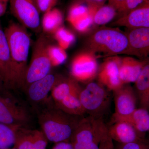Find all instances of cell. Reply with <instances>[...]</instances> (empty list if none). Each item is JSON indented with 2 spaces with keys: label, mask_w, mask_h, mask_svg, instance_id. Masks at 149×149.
<instances>
[{
  "label": "cell",
  "mask_w": 149,
  "mask_h": 149,
  "mask_svg": "<svg viewBox=\"0 0 149 149\" xmlns=\"http://www.w3.org/2000/svg\"><path fill=\"white\" fill-rule=\"evenodd\" d=\"M48 103L38 114L41 130L48 141L55 143L70 141L74 131L85 116L68 114L56 106L53 100Z\"/></svg>",
  "instance_id": "obj_1"
},
{
  "label": "cell",
  "mask_w": 149,
  "mask_h": 149,
  "mask_svg": "<svg viewBox=\"0 0 149 149\" xmlns=\"http://www.w3.org/2000/svg\"><path fill=\"white\" fill-rule=\"evenodd\" d=\"M87 51L96 58L118 55H132L125 33L117 29L102 27L91 33L86 40Z\"/></svg>",
  "instance_id": "obj_2"
},
{
  "label": "cell",
  "mask_w": 149,
  "mask_h": 149,
  "mask_svg": "<svg viewBox=\"0 0 149 149\" xmlns=\"http://www.w3.org/2000/svg\"><path fill=\"white\" fill-rule=\"evenodd\" d=\"M4 33L19 82L23 89L31 42L30 35L26 27L15 22L11 23Z\"/></svg>",
  "instance_id": "obj_3"
},
{
  "label": "cell",
  "mask_w": 149,
  "mask_h": 149,
  "mask_svg": "<svg viewBox=\"0 0 149 149\" xmlns=\"http://www.w3.org/2000/svg\"><path fill=\"white\" fill-rule=\"evenodd\" d=\"M110 137L103 119L88 116L82 118L70 142L74 149H102Z\"/></svg>",
  "instance_id": "obj_4"
},
{
  "label": "cell",
  "mask_w": 149,
  "mask_h": 149,
  "mask_svg": "<svg viewBox=\"0 0 149 149\" xmlns=\"http://www.w3.org/2000/svg\"><path fill=\"white\" fill-rule=\"evenodd\" d=\"M99 83L91 82L82 88L80 94V103L88 116L96 118H103L109 109V94Z\"/></svg>",
  "instance_id": "obj_5"
},
{
  "label": "cell",
  "mask_w": 149,
  "mask_h": 149,
  "mask_svg": "<svg viewBox=\"0 0 149 149\" xmlns=\"http://www.w3.org/2000/svg\"><path fill=\"white\" fill-rule=\"evenodd\" d=\"M49 44L47 39L43 34L35 42L31 61L25 74L24 91L29 84L49 74L52 67L47 51Z\"/></svg>",
  "instance_id": "obj_6"
},
{
  "label": "cell",
  "mask_w": 149,
  "mask_h": 149,
  "mask_svg": "<svg viewBox=\"0 0 149 149\" xmlns=\"http://www.w3.org/2000/svg\"><path fill=\"white\" fill-rule=\"evenodd\" d=\"M12 14L22 25L35 31L40 29V12L35 0H9Z\"/></svg>",
  "instance_id": "obj_7"
},
{
  "label": "cell",
  "mask_w": 149,
  "mask_h": 149,
  "mask_svg": "<svg viewBox=\"0 0 149 149\" xmlns=\"http://www.w3.org/2000/svg\"><path fill=\"white\" fill-rule=\"evenodd\" d=\"M99 66L97 58L88 51L78 54L70 64L71 77L78 82L89 83L97 77Z\"/></svg>",
  "instance_id": "obj_8"
},
{
  "label": "cell",
  "mask_w": 149,
  "mask_h": 149,
  "mask_svg": "<svg viewBox=\"0 0 149 149\" xmlns=\"http://www.w3.org/2000/svg\"><path fill=\"white\" fill-rule=\"evenodd\" d=\"M0 80L8 91L20 89L16 70L10 53L7 42L0 24Z\"/></svg>",
  "instance_id": "obj_9"
},
{
  "label": "cell",
  "mask_w": 149,
  "mask_h": 149,
  "mask_svg": "<svg viewBox=\"0 0 149 149\" xmlns=\"http://www.w3.org/2000/svg\"><path fill=\"white\" fill-rule=\"evenodd\" d=\"M31 115L24 107L17 104L9 97H0V123L28 128Z\"/></svg>",
  "instance_id": "obj_10"
},
{
  "label": "cell",
  "mask_w": 149,
  "mask_h": 149,
  "mask_svg": "<svg viewBox=\"0 0 149 149\" xmlns=\"http://www.w3.org/2000/svg\"><path fill=\"white\" fill-rule=\"evenodd\" d=\"M121 58L108 57L100 67L97 74L98 83L109 91H116L122 86L119 78V65Z\"/></svg>",
  "instance_id": "obj_11"
},
{
  "label": "cell",
  "mask_w": 149,
  "mask_h": 149,
  "mask_svg": "<svg viewBox=\"0 0 149 149\" xmlns=\"http://www.w3.org/2000/svg\"><path fill=\"white\" fill-rule=\"evenodd\" d=\"M48 141L42 130L20 127L17 131L13 147L17 149H46Z\"/></svg>",
  "instance_id": "obj_12"
},
{
  "label": "cell",
  "mask_w": 149,
  "mask_h": 149,
  "mask_svg": "<svg viewBox=\"0 0 149 149\" xmlns=\"http://www.w3.org/2000/svg\"><path fill=\"white\" fill-rule=\"evenodd\" d=\"M116 114L126 115L136 109L138 98L133 88L128 85L124 84L113 91Z\"/></svg>",
  "instance_id": "obj_13"
},
{
  "label": "cell",
  "mask_w": 149,
  "mask_h": 149,
  "mask_svg": "<svg viewBox=\"0 0 149 149\" xmlns=\"http://www.w3.org/2000/svg\"><path fill=\"white\" fill-rule=\"evenodd\" d=\"M59 79L54 74L50 73L29 84L25 90L28 98L35 104L45 102Z\"/></svg>",
  "instance_id": "obj_14"
},
{
  "label": "cell",
  "mask_w": 149,
  "mask_h": 149,
  "mask_svg": "<svg viewBox=\"0 0 149 149\" xmlns=\"http://www.w3.org/2000/svg\"><path fill=\"white\" fill-rule=\"evenodd\" d=\"M126 35L133 56L141 60L147 59L149 54V27L130 29Z\"/></svg>",
  "instance_id": "obj_15"
},
{
  "label": "cell",
  "mask_w": 149,
  "mask_h": 149,
  "mask_svg": "<svg viewBox=\"0 0 149 149\" xmlns=\"http://www.w3.org/2000/svg\"><path fill=\"white\" fill-rule=\"evenodd\" d=\"M117 121L127 123L131 125L142 137L149 130L148 110L140 108L126 115H119L113 113L110 124Z\"/></svg>",
  "instance_id": "obj_16"
},
{
  "label": "cell",
  "mask_w": 149,
  "mask_h": 149,
  "mask_svg": "<svg viewBox=\"0 0 149 149\" xmlns=\"http://www.w3.org/2000/svg\"><path fill=\"white\" fill-rule=\"evenodd\" d=\"M108 133L112 140L120 144L141 142L146 140L131 125L127 123L117 121L108 126Z\"/></svg>",
  "instance_id": "obj_17"
},
{
  "label": "cell",
  "mask_w": 149,
  "mask_h": 149,
  "mask_svg": "<svg viewBox=\"0 0 149 149\" xmlns=\"http://www.w3.org/2000/svg\"><path fill=\"white\" fill-rule=\"evenodd\" d=\"M148 63V59L138 60L131 57L121 58L119 65V78L123 85L135 83Z\"/></svg>",
  "instance_id": "obj_18"
},
{
  "label": "cell",
  "mask_w": 149,
  "mask_h": 149,
  "mask_svg": "<svg viewBox=\"0 0 149 149\" xmlns=\"http://www.w3.org/2000/svg\"><path fill=\"white\" fill-rule=\"evenodd\" d=\"M113 24L129 29L149 27V7H143L130 11L118 19Z\"/></svg>",
  "instance_id": "obj_19"
},
{
  "label": "cell",
  "mask_w": 149,
  "mask_h": 149,
  "mask_svg": "<svg viewBox=\"0 0 149 149\" xmlns=\"http://www.w3.org/2000/svg\"><path fill=\"white\" fill-rule=\"evenodd\" d=\"M82 88L72 77L59 79L51 91L52 100L56 104L72 93L80 92Z\"/></svg>",
  "instance_id": "obj_20"
},
{
  "label": "cell",
  "mask_w": 149,
  "mask_h": 149,
  "mask_svg": "<svg viewBox=\"0 0 149 149\" xmlns=\"http://www.w3.org/2000/svg\"><path fill=\"white\" fill-rule=\"evenodd\" d=\"M138 100L141 107L149 110V64L144 67L139 77L135 81Z\"/></svg>",
  "instance_id": "obj_21"
},
{
  "label": "cell",
  "mask_w": 149,
  "mask_h": 149,
  "mask_svg": "<svg viewBox=\"0 0 149 149\" xmlns=\"http://www.w3.org/2000/svg\"><path fill=\"white\" fill-rule=\"evenodd\" d=\"M80 92L72 93L54 104L59 109L68 114L85 116L86 112L80 103L79 97Z\"/></svg>",
  "instance_id": "obj_22"
},
{
  "label": "cell",
  "mask_w": 149,
  "mask_h": 149,
  "mask_svg": "<svg viewBox=\"0 0 149 149\" xmlns=\"http://www.w3.org/2000/svg\"><path fill=\"white\" fill-rule=\"evenodd\" d=\"M63 15L58 9L53 8L44 13L42 19V28L44 32L48 34H54L62 26Z\"/></svg>",
  "instance_id": "obj_23"
},
{
  "label": "cell",
  "mask_w": 149,
  "mask_h": 149,
  "mask_svg": "<svg viewBox=\"0 0 149 149\" xmlns=\"http://www.w3.org/2000/svg\"><path fill=\"white\" fill-rule=\"evenodd\" d=\"M20 127L6 125L0 123V149L13 148L16 132Z\"/></svg>",
  "instance_id": "obj_24"
},
{
  "label": "cell",
  "mask_w": 149,
  "mask_h": 149,
  "mask_svg": "<svg viewBox=\"0 0 149 149\" xmlns=\"http://www.w3.org/2000/svg\"><path fill=\"white\" fill-rule=\"evenodd\" d=\"M116 15V10L111 6H103L96 10L93 17L94 24L103 25L109 23Z\"/></svg>",
  "instance_id": "obj_25"
},
{
  "label": "cell",
  "mask_w": 149,
  "mask_h": 149,
  "mask_svg": "<svg viewBox=\"0 0 149 149\" xmlns=\"http://www.w3.org/2000/svg\"><path fill=\"white\" fill-rule=\"evenodd\" d=\"M54 35L58 46L65 50L74 44L75 41L74 34L63 26L60 27Z\"/></svg>",
  "instance_id": "obj_26"
},
{
  "label": "cell",
  "mask_w": 149,
  "mask_h": 149,
  "mask_svg": "<svg viewBox=\"0 0 149 149\" xmlns=\"http://www.w3.org/2000/svg\"><path fill=\"white\" fill-rule=\"evenodd\" d=\"M47 51L52 67L57 66L62 64L67 58V54L65 50L58 45L49 44Z\"/></svg>",
  "instance_id": "obj_27"
},
{
  "label": "cell",
  "mask_w": 149,
  "mask_h": 149,
  "mask_svg": "<svg viewBox=\"0 0 149 149\" xmlns=\"http://www.w3.org/2000/svg\"><path fill=\"white\" fill-rule=\"evenodd\" d=\"M93 11H91L88 7L84 5L74 4L70 9L67 19L70 24H71L79 19L86 16Z\"/></svg>",
  "instance_id": "obj_28"
},
{
  "label": "cell",
  "mask_w": 149,
  "mask_h": 149,
  "mask_svg": "<svg viewBox=\"0 0 149 149\" xmlns=\"http://www.w3.org/2000/svg\"><path fill=\"white\" fill-rule=\"evenodd\" d=\"M95 11H93L86 16L74 22L71 25L78 32L81 33L87 32L94 24L93 17Z\"/></svg>",
  "instance_id": "obj_29"
},
{
  "label": "cell",
  "mask_w": 149,
  "mask_h": 149,
  "mask_svg": "<svg viewBox=\"0 0 149 149\" xmlns=\"http://www.w3.org/2000/svg\"><path fill=\"white\" fill-rule=\"evenodd\" d=\"M40 13H45L54 8L57 0H35Z\"/></svg>",
  "instance_id": "obj_30"
},
{
  "label": "cell",
  "mask_w": 149,
  "mask_h": 149,
  "mask_svg": "<svg viewBox=\"0 0 149 149\" xmlns=\"http://www.w3.org/2000/svg\"><path fill=\"white\" fill-rule=\"evenodd\" d=\"M117 149H149V143L147 140H145L141 142L120 144Z\"/></svg>",
  "instance_id": "obj_31"
},
{
  "label": "cell",
  "mask_w": 149,
  "mask_h": 149,
  "mask_svg": "<svg viewBox=\"0 0 149 149\" xmlns=\"http://www.w3.org/2000/svg\"><path fill=\"white\" fill-rule=\"evenodd\" d=\"M143 1L144 0H126L125 3L119 11L124 13V15L127 13L128 11H130L137 8Z\"/></svg>",
  "instance_id": "obj_32"
},
{
  "label": "cell",
  "mask_w": 149,
  "mask_h": 149,
  "mask_svg": "<svg viewBox=\"0 0 149 149\" xmlns=\"http://www.w3.org/2000/svg\"><path fill=\"white\" fill-rule=\"evenodd\" d=\"M52 149H74L70 141H63L56 143Z\"/></svg>",
  "instance_id": "obj_33"
},
{
  "label": "cell",
  "mask_w": 149,
  "mask_h": 149,
  "mask_svg": "<svg viewBox=\"0 0 149 149\" xmlns=\"http://www.w3.org/2000/svg\"><path fill=\"white\" fill-rule=\"evenodd\" d=\"M126 0H110V6L116 9L120 10L124 4L125 3Z\"/></svg>",
  "instance_id": "obj_34"
},
{
  "label": "cell",
  "mask_w": 149,
  "mask_h": 149,
  "mask_svg": "<svg viewBox=\"0 0 149 149\" xmlns=\"http://www.w3.org/2000/svg\"><path fill=\"white\" fill-rule=\"evenodd\" d=\"M9 0H0V17L5 13Z\"/></svg>",
  "instance_id": "obj_35"
},
{
  "label": "cell",
  "mask_w": 149,
  "mask_h": 149,
  "mask_svg": "<svg viewBox=\"0 0 149 149\" xmlns=\"http://www.w3.org/2000/svg\"><path fill=\"white\" fill-rule=\"evenodd\" d=\"M0 95L11 97L8 90L6 89L2 81L0 80Z\"/></svg>",
  "instance_id": "obj_36"
},
{
  "label": "cell",
  "mask_w": 149,
  "mask_h": 149,
  "mask_svg": "<svg viewBox=\"0 0 149 149\" xmlns=\"http://www.w3.org/2000/svg\"><path fill=\"white\" fill-rule=\"evenodd\" d=\"M89 4L96 7L102 4L103 3L105 0H85Z\"/></svg>",
  "instance_id": "obj_37"
},
{
  "label": "cell",
  "mask_w": 149,
  "mask_h": 149,
  "mask_svg": "<svg viewBox=\"0 0 149 149\" xmlns=\"http://www.w3.org/2000/svg\"><path fill=\"white\" fill-rule=\"evenodd\" d=\"M102 149H114L113 140L111 138H110L107 140Z\"/></svg>",
  "instance_id": "obj_38"
},
{
  "label": "cell",
  "mask_w": 149,
  "mask_h": 149,
  "mask_svg": "<svg viewBox=\"0 0 149 149\" xmlns=\"http://www.w3.org/2000/svg\"><path fill=\"white\" fill-rule=\"evenodd\" d=\"M9 149H17L15 148H14V147H13V148H11Z\"/></svg>",
  "instance_id": "obj_39"
},
{
  "label": "cell",
  "mask_w": 149,
  "mask_h": 149,
  "mask_svg": "<svg viewBox=\"0 0 149 149\" xmlns=\"http://www.w3.org/2000/svg\"><path fill=\"white\" fill-rule=\"evenodd\" d=\"M1 96H2L1 95H0V97H1Z\"/></svg>",
  "instance_id": "obj_40"
}]
</instances>
